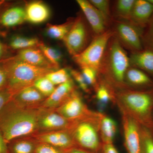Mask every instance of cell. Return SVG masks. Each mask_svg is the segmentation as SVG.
<instances>
[{"instance_id": "obj_1", "label": "cell", "mask_w": 153, "mask_h": 153, "mask_svg": "<svg viewBox=\"0 0 153 153\" xmlns=\"http://www.w3.org/2000/svg\"><path fill=\"white\" fill-rule=\"evenodd\" d=\"M114 89V103L121 113L130 117L153 134V89L138 90L126 87Z\"/></svg>"}, {"instance_id": "obj_2", "label": "cell", "mask_w": 153, "mask_h": 153, "mask_svg": "<svg viewBox=\"0 0 153 153\" xmlns=\"http://www.w3.org/2000/svg\"><path fill=\"white\" fill-rule=\"evenodd\" d=\"M38 109H27L17 105L12 99L0 111V129L7 144L23 137L38 134Z\"/></svg>"}, {"instance_id": "obj_3", "label": "cell", "mask_w": 153, "mask_h": 153, "mask_svg": "<svg viewBox=\"0 0 153 153\" xmlns=\"http://www.w3.org/2000/svg\"><path fill=\"white\" fill-rule=\"evenodd\" d=\"M129 57L115 36L109 40L97 72L98 79L114 88L128 87L125 81Z\"/></svg>"}, {"instance_id": "obj_4", "label": "cell", "mask_w": 153, "mask_h": 153, "mask_svg": "<svg viewBox=\"0 0 153 153\" xmlns=\"http://www.w3.org/2000/svg\"><path fill=\"white\" fill-rule=\"evenodd\" d=\"M103 114L93 111L85 117L72 122L68 130L76 147L91 153H102L100 127Z\"/></svg>"}, {"instance_id": "obj_5", "label": "cell", "mask_w": 153, "mask_h": 153, "mask_svg": "<svg viewBox=\"0 0 153 153\" xmlns=\"http://www.w3.org/2000/svg\"><path fill=\"white\" fill-rule=\"evenodd\" d=\"M1 66L7 74V87L14 94L25 88L33 85L38 78L55 71L32 66L15 56L5 60Z\"/></svg>"}, {"instance_id": "obj_6", "label": "cell", "mask_w": 153, "mask_h": 153, "mask_svg": "<svg viewBox=\"0 0 153 153\" xmlns=\"http://www.w3.org/2000/svg\"><path fill=\"white\" fill-rule=\"evenodd\" d=\"M114 35L113 30H108L101 35L95 36L81 53L72 57L73 60L81 69L91 68L97 74L107 46Z\"/></svg>"}, {"instance_id": "obj_7", "label": "cell", "mask_w": 153, "mask_h": 153, "mask_svg": "<svg viewBox=\"0 0 153 153\" xmlns=\"http://www.w3.org/2000/svg\"><path fill=\"white\" fill-rule=\"evenodd\" d=\"M89 36L87 25L81 16L74 19L69 32L63 41L72 57L81 53L87 47Z\"/></svg>"}, {"instance_id": "obj_8", "label": "cell", "mask_w": 153, "mask_h": 153, "mask_svg": "<svg viewBox=\"0 0 153 153\" xmlns=\"http://www.w3.org/2000/svg\"><path fill=\"white\" fill-rule=\"evenodd\" d=\"M114 36L123 46L132 53L144 49L141 36L143 29L129 22H117L113 30Z\"/></svg>"}, {"instance_id": "obj_9", "label": "cell", "mask_w": 153, "mask_h": 153, "mask_svg": "<svg viewBox=\"0 0 153 153\" xmlns=\"http://www.w3.org/2000/svg\"><path fill=\"white\" fill-rule=\"evenodd\" d=\"M38 134L68 130L72 122L66 119L55 109L41 107L38 111Z\"/></svg>"}, {"instance_id": "obj_10", "label": "cell", "mask_w": 153, "mask_h": 153, "mask_svg": "<svg viewBox=\"0 0 153 153\" xmlns=\"http://www.w3.org/2000/svg\"><path fill=\"white\" fill-rule=\"evenodd\" d=\"M55 110L63 117L71 121L83 118L93 111L88 108L84 103L81 95L76 90Z\"/></svg>"}, {"instance_id": "obj_11", "label": "cell", "mask_w": 153, "mask_h": 153, "mask_svg": "<svg viewBox=\"0 0 153 153\" xmlns=\"http://www.w3.org/2000/svg\"><path fill=\"white\" fill-rule=\"evenodd\" d=\"M121 114L127 151L128 153H140V125L128 115Z\"/></svg>"}, {"instance_id": "obj_12", "label": "cell", "mask_w": 153, "mask_h": 153, "mask_svg": "<svg viewBox=\"0 0 153 153\" xmlns=\"http://www.w3.org/2000/svg\"><path fill=\"white\" fill-rule=\"evenodd\" d=\"M34 137L38 142L48 144L63 150L67 151L76 147L68 130L38 134Z\"/></svg>"}, {"instance_id": "obj_13", "label": "cell", "mask_w": 153, "mask_h": 153, "mask_svg": "<svg viewBox=\"0 0 153 153\" xmlns=\"http://www.w3.org/2000/svg\"><path fill=\"white\" fill-rule=\"evenodd\" d=\"M76 1L85 15L95 37L105 32L107 23L101 13L89 1L77 0Z\"/></svg>"}, {"instance_id": "obj_14", "label": "cell", "mask_w": 153, "mask_h": 153, "mask_svg": "<svg viewBox=\"0 0 153 153\" xmlns=\"http://www.w3.org/2000/svg\"><path fill=\"white\" fill-rule=\"evenodd\" d=\"M47 97L33 85L25 88L13 96L12 100L19 106L27 109H38Z\"/></svg>"}, {"instance_id": "obj_15", "label": "cell", "mask_w": 153, "mask_h": 153, "mask_svg": "<svg viewBox=\"0 0 153 153\" xmlns=\"http://www.w3.org/2000/svg\"><path fill=\"white\" fill-rule=\"evenodd\" d=\"M76 90L72 78L55 88L51 95L45 99L41 107L56 109L66 101L74 91Z\"/></svg>"}, {"instance_id": "obj_16", "label": "cell", "mask_w": 153, "mask_h": 153, "mask_svg": "<svg viewBox=\"0 0 153 153\" xmlns=\"http://www.w3.org/2000/svg\"><path fill=\"white\" fill-rule=\"evenodd\" d=\"M19 60L32 66L52 70L59 69L46 58L39 47H33L19 50L16 56Z\"/></svg>"}, {"instance_id": "obj_17", "label": "cell", "mask_w": 153, "mask_h": 153, "mask_svg": "<svg viewBox=\"0 0 153 153\" xmlns=\"http://www.w3.org/2000/svg\"><path fill=\"white\" fill-rule=\"evenodd\" d=\"M125 81L126 83V82L130 85L131 88L136 90L145 91L153 89L152 78L144 71L135 67H129L126 73Z\"/></svg>"}, {"instance_id": "obj_18", "label": "cell", "mask_w": 153, "mask_h": 153, "mask_svg": "<svg viewBox=\"0 0 153 153\" xmlns=\"http://www.w3.org/2000/svg\"><path fill=\"white\" fill-rule=\"evenodd\" d=\"M153 14V6L148 0H135L130 22L143 30Z\"/></svg>"}, {"instance_id": "obj_19", "label": "cell", "mask_w": 153, "mask_h": 153, "mask_svg": "<svg viewBox=\"0 0 153 153\" xmlns=\"http://www.w3.org/2000/svg\"><path fill=\"white\" fill-rule=\"evenodd\" d=\"M26 21L33 24L46 22L50 16V11L47 5L40 1L31 2L25 8Z\"/></svg>"}, {"instance_id": "obj_20", "label": "cell", "mask_w": 153, "mask_h": 153, "mask_svg": "<svg viewBox=\"0 0 153 153\" xmlns=\"http://www.w3.org/2000/svg\"><path fill=\"white\" fill-rule=\"evenodd\" d=\"M130 66L139 68L153 79V52L143 49L139 52H133L130 56Z\"/></svg>"}, {"instance_id": "obj_21", "label": "cell", "mask_w": 153, "mask_h": 153, "mask_svg": "<svg viewBox=\"0 0 153 153\" xmlns=\"http://www.w3.org/2000/svg\"><path fill=\"white\" fill-rule=\"evenodd\" d=\"M97 105L99 112L102 113L109 102H114V90L112 86L100 79L95 88Z\"/></svg>"}, {"instance_id": "obj_22", "label": "cell", "mask_w": 153, "mask_h": 153, "mask_svg": "<svg viewBox=\"0 0 153 153\" xmlns=\"http://www.w3.org/2000/svg\"><path fill=\"white\" fill-rule=\"evenodd\" d=\"M38 143L34 136L19 138L8 143V153H35Z\"/></svg>"}, {"instance_id": "obj_23", "label": "cell", "mask_w": 153, "mask_h": 153, "mask_svg": "<svg viewBox=\"0 0 153 153\" xmlns=\"http://www.w3.org/2000/svg\"><path fill=\"white\" fill-rule=\"evenodd\" d=\"M26 21L25 8L19 6L6 10L1 18L2 25L7 27H16L22 25Z\"/></svg>"}, {"instance_id": "obj_24", "label": "cell", "mask_w": 153, "mask_h": 153, "mask_svg": "<svg viewBox=\"0 0 153 153\" xmlns=\"http://www.w3.org/2000/svg\"><path fill=\"white\" fill-rule=\"evenodd\" d=\"M117 130V124L111 118L103 114L100 127V137L102 144H111Z\"/></svg>"}, {"instance_id": "obj_25", "label": "cell", "mask_w": 153, "mask_h": 153, "mask_svg": "<svg viewBox=\"0 0 153 153\" xmlns=\"http://www.w3.org/2000/svg\"><path fill=\"white\" fill-rule=\"evenodd\" d=\"M74 21H68L61 25H54L47 24L45 28L46 36L52 39L63 40L69 32Z\"/></svg>"}, {"instance_id": "obj_26", "label": "cell", "mask_w": 153, "mask_h": 153, "mask_svg": "<svg viewBox=\"0 0 153 153\" xmlns=\"http://www.w3.org/2000/svg\"><path fill=\"white\" fill-rule=\"evenodd\" d=\"M41 43V41L37 38L16 36L11 38L10 46L13 49L21 50L33 47H38Z\"/></svg>"}, {"instance_id": "obj_27", "label": "cell", "mask_w": 153, "mask_h": 153, "mask_svg": "<svg viewBox=\"0 0 153 153\" xmlns=\"http://www.w3.org/2000/svg\"><path fill=\"white\" fill-rule=\"evenodd\" d=\"M135 0H118L116 5V14L120 19L130 22Z\"/></svg>"}, {"instance_id": "obj_28", "label": "cell", "mask_w": 153, "mask_h": 153, "mask_svg": "<svg viewBox=\"0 0 153 153\" xmlns=\"http://www.w3.org/2000/svg\"><path fill=\"white\" fill-rule=\"evenodd\" d=\"M38 47L41 49L46 58L52 64L59 68V64L63 57V55L60 50L47 46L43 43H41Z\"/></svg>"}, {"instance_id": "obj_29", "label": "cell", "mask_w": 153, "mask_h": 153, "mask_svg": "<svg viewBox=\"0 0 153 153\" xmlns=\"http://www.w3.org/2000/svg\"><path fill=\"white\" fill-rule=\"evenodd\" d=\"M55 85L58 86L71 79L69 70L61 68L52 71L45 76Z\"/></svg>"}, {"instance_id": "obj_30", "label": "cell", "mask_w": 153, "mask_h": 153, "mask_svg": "<svg viewBox=\"0 0 153 153\" xmlns=\"http://www.w3.org/2000/svg\"><path fill=\"white\" fill-rule=\"evenodd\" d=\"M140 153H153V134L149 129L140 126Z\"/></svg>"}, {"instance_id": "obj_31", "label": "cell", "mask_w": 153, "mask_h": 153, "mask_svg": "<svg viewBox=\"0 0 153 153\" xmlns=\"http://www.w3.org/2000/svg\"><path fill=\"white\" fill-rule=\"evenodd\" d=\"M33 86L47 98L51 95L56 88L45 76L37 79L34 82Z\"/></svg>"}, {"instance_id": "obj_32", "label": "cell", "mask_w": 153, "mask_h": 153, "mask_svg": "<svg viewBox=\"0 0 153 153\" xmlns=\"http://www.w3.org/2000/svg\"><path fill=\"white\" fill-rule=\"evenodd\" d=\"M141 39L144 49L153 52V14L143 30Z\"/></svg>"}, {"instance_id": "obj_33", "label": "cell", "mask_w": 153, "mask_h": 153, "mask_svg": "<svg viewBox=\"0 0 153 153\" xmlns=\"http://www.w3.org/2000/svg\"><path fill=\"white\" fill-rule=\"evenodd\" d=\"M89 1L101 13L108 24L110 15L109 1L107 0H90Z\"/></svg>"}, {"instance_id": "obj_34", "label": "cell", "mask_w": 153, "mask_h": 153, "mask_svg": "<svg viewBox=\"0 0 153 153\" xmlns=\"http://www.w3.org/2000/svg\"><path fill=\"white\" fill-rule=\"evenodd\" d=\"M69 71L71 78L75 80V82L78 84L79 87L85 93H90L89 85L86 82L82 72L73 69H69Z\"/></svg>"}, {"instance_id": "obj_35", "label": "cell", "mask_w": 153, "mask_h": 153, "mask_svg": "<svg viewBox=\"0 0 153 153\" xmlns=\"http://www.w3.org/2000/svg\"><path fill=\"white\" fill-rule=\"evenodd\" d=\"M81 69V72L88 85L93 86L94 88L98 84L97 72L89 68H82Z\"/></svg>"}, {"instance_id": "obj_36", "label": "cell", "mask_w": 153, "mask_h": 153, "mask_svg": "<svg viewBox=\"0 0 153 153\" xmlns=\"http://www.w3.org/2000/svg\"><path fill=\"white\" fill-rule=\"evenodd\" d=\"M66 152L67 151L63 150L48 144L38 142L35 153H66Z\"/></svg>"}, {"instance_id": "obj_37", "label": "cell", "mask_w": 153, "mask_h": 153, "mask_svg": "<svg viewBox=\"0 0 153 153\" xmlns=\"http://www.w3.org/2000/svg\"><path fill=\"white\" fill-rule=\"evenodd\" d=\"M14 95L7 87L0 90V111L10 101Z\"/></svg>"}, {"instance_id": "obj_38", "label": "cell", "mask_w": 153, "mask_h": 153, "mask_svg": "<svg viewBox=\"0 0 153 153\" xmlns=\"http://www.w3.org/2000/svg\"><path fill=\"white\" fill-rule=\"evenodd\" d=\"M8 77L7 72L2 66H0V90L7 86Z\"/></svg>"}, {"instance_id": "obj_39", "label": "cell", "mask_w": 153, "mask_h": 153, "mask_svg": "<svg viewBox=\"0 0 153 153\" xmlns=\"http://www.w3.org/2000/svg\"><path fill=\"white\" fill-rule=\"evenodd\" d=\"M0 153H8V144L4 138L1 131L0 129Z\"/></svg>"}, {"instance_id": "obj_40", "label": "cell", "mask_w": 153, "mask_h": 153, "mask_svg": "<svg viewBox=\"0 0 153 153\" xmlns=\"http://www.w3.org/2000/svg\"><path fill=\"white\" fill-rule=\"evenodd\" d=\"M102 153H119L113 143L102 144Z\"/></svg>"}, {"instance_id": "obj_41", "label": "cell", "mask_w": 153, "mask_h": 153, "mask_svg": "<svg viewBox=\"0 0 153 153\" xmlns=\"http://www.w3.org/2000/svg\"><path fill=\"white\" fill-rule=\"evenodd\" d=\"M66 153H91L87 151L77 147L72 148L71 149L67 151Z\"/></svg>"}, {"instance_id": "obj_42", "label": "cell", "mask_w": 153, "mask_h": 153, "mask_svg": "<svg viewBox=\"0 0 153 153\" xmlns=\"http://www.w3.org/2000/svg\"><path fill=\"white\" fill-rule=\"evenodd\" d=\"M3 52H4V47L1 42L0 41V60L2 57Z\"/></svg>"}, {"instance_id": "obj_43", "label": "cell", "mask_w": 153, "mask_h": 153, "mask_svg": "<svg viewBox=\"0 0 153 153\" xmlns=\"http://www.w3.org/2000/svg\"><path fill=\"white\" fill-rule=\"evenodd\" d=\"M148 1L153 6V0H148Z\"/></svg>"}, {"instance_id": "obj_44", "label": "cell", "mask_w": 153, "mask_h": 153, "mask_svg": "<svg viewBox=\"0 0 153 153\" xmlns=\"http://www.w3.org/2000/svg\"></svg>"}]
</instances>
